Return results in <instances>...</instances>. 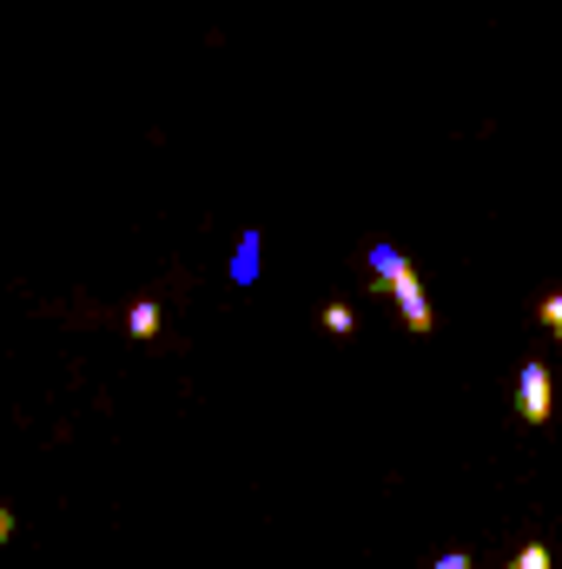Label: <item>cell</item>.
Masks as SVG:
<instances>
[{"mask_svg": "<svg viewBox=\"0 0 562 569\" xmlns=\"http://www.w3.org/2000/svg\"><path fill=\"white\" fill-rule=\"evenodd\" d=\"M550 411H556V378H550V365L543 358H530L523 371H516V418L523 425H550Z\"/></svg>", "mask_w": 562, "mask_h": 569, "instance_id": "obj_1", "label": "cell"}, {"mask_svg": "<svg viewBox=\"0 0 562 569\" xmlns=\"http://www.w3.org/2000/svg\"><path fill=\"white\" fill-rule=\"evenodd\" d=\"M391 298H398V311H404V331H411V338H430V331H436V311H430V291H423L418 266L391 284Z\"/></svg>", "mask_w": 562, "mask_h": 569, "instance_id": "obj_2", "label": "cell"}, {"mask_svg": "<svg viewBox=\"0 0 562 569\" xmlns=\"http://www.w3.org/2000/svg\"><path fill=\"white\" fill-rule=\"evenodd\" d=\"M364 266H371V279L384 284V291H391V284H398V279H404V272H411V259H404L398 246H384V239H378V246L364 252Z\"/></svg>", "mask_w": 562, "mask_h": 569, "instance_id": "obj_3", "label": "cell"}, {"mask_svg": "<svg viewBox=\"0 0 562 569\" xmlns=\"http://www.w3.org/2000/svg\"><path fill=\"white\" fill-rule=\"evenodd\" d=\"M259 252H265V232H245L232 252V284H259Z\"/></svg>", "mask_w": 562, "mask_h": 569, "instance_id": "obj_4", "label": "cell"}, {"mask_svg": "<svg viewBox=\"0 0 562 569\" xmlns=\"http://www.w3.org/2000/svg\"><path fill=\"white\" fill-rule=\"evenodd\" d=\"M318 325H324L331 338H351V331H358V311H351V305H324V311H318Z\"/></svg>", "mask_w": 562, "mask_h": 569, "instance_id": "obj_5", "label": "cell"}, {"mask_svg": "<svg viewBox=\"0 0 562 569\" xmlns=\"http://www.w3.org/2000/svg\"><path fill=\"white\" fill-rule=\"evenodd\" d=\"M127 331H133V338H159V305H152V298H140V305L127 311Z\"/></svg>", "mask_w": 562, "mask_h": 569, "instance_id": "obj_6", "label": "cell"}, {"mask_svg": "<svg viewBox=\"0 0 562 569\" xmlns=\"http://www.w3.org/2000/svg\"><path fill=\"white\" fill-rule=\"evenodd\" d=\"M536 318L550 325V338L562 345V291H550V298H536Z\"/></svg>", "mask_w": 562, "mask_h": 569, "instance_id": "obj_7", "label": "cell"}, {"mask_svg": "<svg viewBox=\"0 0 562 569\" xmlns=\"http://www.w3.org/2000/svg\"><path fill=\"white\" fill-rule=\"evenodd\" d=\"M516 569H556V563H550L543 543H523V550H516Z\"/></svg>", "mask_w": 562, "mask_h": 569, "instance_id": "obj_8", "label": "cell"}, {"mask_svg": "<svg viewBox=\"0 0 562 569\" xmlns=\"http://www.w3.org/2000/svg\"><path fill=\"white\" fill-rule=\"evenodd\" d=\"M430 569H470V550H443Z\"/></svg>", "mask_w": 562, "mask_h": 569, "instance_id": "obj_9", "label": "cell"}, {"mask_svg": "<svg viewBox=\"0 0 562 569\" xmlns=\"http://www.w3.org/2000/svg\"><path fill=\"white\" fill-rule=\"evenodd\" d=\"M13 530H20V517H13V510H7V503H0V543H7V537H13Z\"/></svg>", "mask_w": 562, "mask_h": 569, "instance_id": "obj_10", "label": "cell"}]
</instances>
